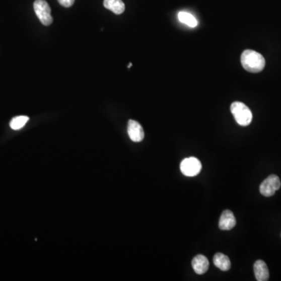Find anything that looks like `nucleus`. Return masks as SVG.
Listing matches in <instances>:
<instances>
[{
    "instance_id": "obj_7",
    "label": "nucleus",
    "mask_w": 281,
    "mask_h": 281,
    "mask_svg": "<svg viewBox=\"0 0 281 281\" xmlns=\"http://www.w3.org/2000/svg\"><path fill=\"white\" fill-rule=\"evenodd\" d=\"M236 225V219L231 210H224L219 221V228L222 231H230Z\"/></svg>"
},
{
    "instance_id": "obj_13",
    "label": "nucleus",
    "mask_w": 281,
    "mask_h": 281,
    "mask_svg": "<svg viewBox=\"0 0 281 281\" xmlns=\"http://www.w3.org/2000/svg\"><path fill=\"white\" fill-rule=\"evenodd\" d=\"M29 120V117L27 116H16L11 120L10 126L13 130H18L25 127L27 122Z\"/></svg>"
},
{
    "instance_id": "obj_4",
    "label": "nucleus",
    "mask_w": 281,
    "mask_h": 281,
    "mask_svg": "<svg viewBox=\"0 0 281 281\" xmlns=\"http://www.w3.org/2000/svg\"><path fill=\"white\" fill-rule=\"evenodd\" d=\"M281 183L279 177L274 174L269 176L265 181L261 184L259 191L265 197H271L275 194L280 187Z\"/></svg>"
},
{
    "instance_id": "obj_2",
    "label": "nucleus",
    "mask_w": 281,
    "mask_h": 281,
    "mask_svg": "<svg viewBox=\"0 0 281 281\" xmlns=\"http://www.w3.org/2000/svg\"><path fill=\"white\" fill-rule=\"evenodd\" d=\"M231 111L237 123L246 127L252 123V113L249 108L241 102H234L231 104Z\"/></svg>"
},
{
    "instance_id": "obj_6",
    "label": "nucleus",
    "mask_w": 281,
    "mask_h": 281,
    "mask_svg": "<svg viewBox=\"0 0 281 281\" xmlns=\"http://www.w3.org/2000/svg\"><path fill=\"white\" fill-rule=\"evenodd\" d=\"M129 137L134 143H140L144 139L145 133L142 125L135 120H130L127 124Z\"/></svg>"
},
{
    "instance_id": "obj_15",
    "label": "nucleus",
    "mask_w": 281,
    "mask_h": 281,
    "mask_svg": "<svg viewBox=\"0 0 281 281\" xmlns=\"http://www.w3.org/2000/svg\"><path fill=\"white\" fill-rule=\"evenodd\" d=\"M131 66H132V63L131 62H130V63H129L128 65V68L131 67Z\"/></svg>"
},
{
    "instance_id": "obj_12",
    "label": "nucleus",
    "mask_w": 281,
    "mask_h": 281,
    "mask_svg": "<svg viewBox=\"0 0 281 281\" xmlns=\"http://www.w3.org/2000/svg\"><path fill=\"white\" fill-rule=\"evenodd\" d=\"M178 19L181 23L187 25V26L191 27V28H195L198 25V21H197L196 18H194V16L189 14V13L181 11L178 14Z\"/></svg>"
},
{
    "instance_id": "obj_3",
    "label": "nucleus",
    "mask_w": 281,
    "mask_h": 281,
    "mask_svg": "<svg viewBox=\"0 0 281 281\" xmlns=\"http://www.w3.org/2000/svg\"><path fill=\"white\" fill-rule=\"evenodd\" d=\"M34 10L42 25L49 26L52 24L53 19L51 15V8L45 0H35Z\"/></svg>"
},
{
    "instance_id": "obj_5",
    "label": "nucleus",
    "mask_w": 281,
    "mask_h": 281,
    "mask_svg": "<svg viewBox=\"0 0 281 281\" xmlns=\"http://www.w3.org/2000/svg\"><path fill=\"white\" fill-rule=\"evenodd\" d=\"M181 172L187 177H194L198 175L201 170V163L199 160L194 157L186 158L181 163Z\"/></svg>"
},
{
    "instance_id": "obj_1",
    "label": "nucleus",
    "mask_w": 281,
    "mask_h": 281,
    "mask_svg": "<svg viewBox=\"0 0 281 281\" xmlns=\"http://www.w3.org/2000/svg\"><path fill=\"white\" fill-rule=\"evenodd\" d=\"M241 65L244 69L251 73H259L265 67V60L263 56L254 50L244 51L241 56Z\"/></svg>"
},
{
    "instance_id": "obj_14",
    "label": "nucleus",
    "mask_w": 281,
    "mask_h": 281,
    "mask_svg": "<svg viewBox=\"0 0 281 281\" xmlns=\"http://www.w3.org/2000/svg\"><path fill=\"white\" fill-rule=\"evenodd\" d=\"M75 0H58V2L61 6L66 7V8L72 7L75 4Z\"/></svg>"
},
{
    "instance_id": "obj_9",
    "label": "nucleus",
    "mask_w": 281,
    "mask_h": 281,
    "mask_svg": "<svg viewBox=\"0 0 281 281\" xmlns=\"http://www.w3.org/2000/svg\"><path fill=\"white\" fill-rule=\"evenodd\" d=\"M254 272L258 281H266L269 279V272L267 265L262 260H257L254 264Z\"/></svg>"
},
{
    "instance_id": "obj_11",
    "label": "nucleus",
    "mask_w": 281,
    "mask_h": 281,
    "mask_svg": "<svg viewBox=\"0 0 281 281\" xmlns=\"http://www.w3.org/2000/svg\"><path fill=\"white\" fill-rule=\"evenodd\" d=\"M103 5L106 9L111 11L116 15L121 14L125 11V4L122 0H104Z\"/></svg>"
},
{
    "instance_id": "obj_8",
    "label": "nucleus",
    "mask_w": 281,
    "mask_h": 281,
    "mask_svg": "<svg viewBox=\"0 0 281 281\" xmlns=\"http://www.w3.org/2000/svg\"><path fill=\"white\" fill-rule=\"evenodd\" d=\"M209 262L205 255H198L192 260V267L197 274H204L208 271Z\"/></svg>"
},
{
    "instance_id": "obj_10",
    "label": "nucleus",
    "mask_w": 281,
    "mask_h": 281,
    "mask_svg": "<svg viewBox=\"0 0 281 281\" xmlns=\"http://www.w3.org/2000/svg\"><path fill=\"white\" fill-rule=\"evenodd\" d=\"M214 265L222 271H228L231 269V263L229 258L224 254L218 252L214 257Z\"/></svg>"
}]
</instances>
